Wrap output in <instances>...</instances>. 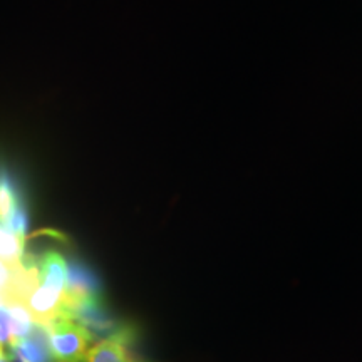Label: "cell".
Returning a JSON list of instances; mask_svg holds the SVG:
<instances>
[{
  "label": "cell",
  "mask_w": 362,
  "mask_h": 362,
  "mask_svg": "<svg viewBox=\"0 0 362 362\" xmlns=\"http://www.w3.org/2000/svg\"><path fill=\"white\" fill-rule=\"evenodd\" d=\"M0 354H4V347L2 346H0Z\"/></svg>",
  "instance_id": "ba28073f"
},
{
  "label": "cell",
  "mask_w": 362,
  "mask_h": 362,
  "mask_svg": "<svg viewBox=\"0 0 362 362\" xmlns=\"http://www.w3.org/2000/svg\"><path fill=\"white\" fill-rule=\"evenodd\" d=\"M133 334L128 329H119L90 347L84 362H141L131 352L129 341Z\"/></svg>",
  "instance_id": "5b68a950"
},
{
  "label": "cell",
  "mask_w": 362,
  "mask_h": 362,
  "mask_svg": "<svg viewBox=\"0 0 362 362\" xmlns=\"http://www.w3.org/2000/svg\"><path fill=\"white\" fill-rule=\"evenodd\" d=\"M8 351L17 362H57L49 346L47 329L37 322L25 337L17 341Z\"/></svg>",
  "instance_id": "277c9868"
},
{
  "label": "cell",
  "mask_w": 362,
  "mask_h": 362,
  "mask_svg": "<svg viewBox=\"0 0 362 362\" xmlns=\"http://www.w3.org/2000/svg\"><path fill=\"white\" fill-rule=\"evenodd\" d=\"M0 362H11V359L6 354H0Z\"/></svg>",
  "instance_id": "52a82bcc"
},
{
  "label": "cell",
  "mask_w": 362,
  "mask_h": 362,
  "mask_svg": "<svg viewBox=\"0 0 362 362\" xmlns=\"http://www.w3.org/2000/svg\"><path fill=\"white\" fill-rule=\"evenodd\" d=\"M45 329L57 362H84L94 337L83 324L71 317H57Z\"/></svg>",
  "instance_id": "7a4b0ae2"
},
{
  "label": "cell",
  "mask_w": 362,
  "mask_h": 362,
  "mask_svg": "<svg viewBox=\"0 0 362 362\" xmlns=\"http://www.w3.org/2000/svg\"><path fill=\"white\" fill-rule=\"evenodd\" d=\"M35 267L37 282L24 305L33 315L34 322L47 325L62 315L69 264L61 253L47 252L35 260Z\"/></svg>",
  "instance_id": "6da1fadb"
},
{
  "label": "cell",
  "mask_w": 362,
  "mask_h": 362,
  "mask_svg": "<svg viewBox=\"0 0 362 362\" xmlns=\"http://www.w3.org/2000/svg\"><path fill=\"white\" fill-rule=\"evenodd\" d=\"M0 260L12 265H24L29 257L25 253V238L8 232L0 225Z\"/></svg>",
  "instance_id": "8992f818"
},
{
  "label": "cell",
  "mask_w": 362,
  "mask_h": 362,
  "mask_svg": "<svg viewBox=\"0 0 362 362\" xmlns=\"http://www.w3.org/2000/svg\"><path fill=\"white\" fill-rule=\"evenodd\" d=\"M0 225L8 232L25 238L27 215L16 187L7 176L0 175Z\"/></svg>",
  "instance_id": "3957f363"
}]
</instances>
